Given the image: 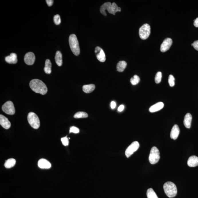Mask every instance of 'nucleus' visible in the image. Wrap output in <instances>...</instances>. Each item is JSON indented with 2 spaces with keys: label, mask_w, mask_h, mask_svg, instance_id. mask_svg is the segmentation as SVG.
<instances>
[{
  "label": "nucleus",
  "mask_w": 198,
  "mask_h": 198,
  "mask_svg": "<svg viewBox=\"0 0 198 198\" xmlns=\"http://www.w3.org/2000/svg\"><path fill=\"white\" fill-rule=\"evenodd\" d=\"M30 86L32 91L36 93L44 95L48 92V88L41 80L38 79L32 80L30 82Z\"/></svg>",
  "instance_id": "obj_1"
},
{
  "label": "nucleus",
  "mask_w": 198,
  "mask_h": 198,
  "mask_svg": "<svg viewBox=\"0 0 198 198\" xmlns=\"http://www.w3.org/2000/svg\"><path fill=\"white\" fill-rule=\"evenodd\" d=\"M107 10L110 14L115 15V14L117 12H120L121 9L120 7H118L117 5L115 3H113L112 4L110 2L105 3L101 6L100 11L101 13L105 16H107L105 10Z\"/></svg>",
  "instance_id": "obj_2"
},
{
  "label": "nucleus",
  "mask_w": 198,
  "mask_h": 198,
  "mask_svg": "<svg viewBox=\"0 0 198 198\" xmlns=\"http://www.w3.org/2000/svg\"><path fill=\"white\" fill-rule=\"evenodd\" d=\"M164 191L168 197L173 198L176 196L177 190L175 185L171 182H167L164 185Z\"/></svg>",
  "instance_id": "obj_3"
},
{
  "label": "nucleus",
  "mask_w": 198,
  "mask_h": 198,
  "mask_svg": "<svg viewBox=\"0 0 198 198\" xmlns=\"http://www.w3.org/2000/svg\"><path fill=\"white\" fill-rule=\"evenodd\" d=\"M69 42L71 50L73 53L76 56L80 54V49L79 43L77 36L72 34L69 37Z\"/></svg>",
  "instance_id": "obj_4"
},
{
  "label": "nucleus",
  "mask_w": 198,
  "mask_h": 198,
  "mask_svg": "<svg viewBox=\"0 0 198 198\" xmlns=\"http://www.w3.org/2000/svg\"><path fill=\"white\" fill-rule=\"evenodd\" d=\"M28 121L30 126L34 129H38L40 126L38 117L34 113L31 112L28 115Z\"/></svg>",
  "instance_id": "obj_5"
},
{
  "label": "nucleus",
  "mask_w": 198,
  "mask_h": 198,
  "mask_svg": "<svg viewBox=\"0 0 198 198\" xmlns=\"http://www.w3.org/2000/svg\"><path fill=\"white\" fill-rule=\"evenodd\" d=\"M160 158V152L155 146L153 147L151 149L149 160L151 164H154L158 162Z\"/></svg>",
  "instance_id": "obj_6"
},
{
  "label": "nucleus",
  "mask_w": 198,
  "mask_h": 198,
  "mask_svg": "<svg viewBox=\"0 0 198 198\" xmlns=\"http://www.w3.org/2000/svg\"><path fill=\"white\" fill-rule=\"evenodd\" d=\"M139 36L142 40L148 39L150 34V27L148 23H145L140 28Z\"/></svg>",
  "instance_id": "obj_7"
},
{
  "label": "nucleus",
  "mask_w": 198,
  "mask_h": 198,
  "mask_svg": "<svg viewBox=\"0 0 198 198\" xmlns=\"http://www.w3.org/2000/svg\"><path fill=\"white\" fill-rule=\"evenodd\" d=\"M2 110L8 115H13L15 113V107L13 103L11 101H8L5 103L2 106Z\"/></svg>",
  "instance_id": "obj_8"
},
{
  "label": "nucleus",
  "mask_w": 198,
  "mask_h": 198,
  "mask_svg": "<svg viewBox=\"0 0 198 198\" xmlns=\"http://www.w3.org/2000/svg\"><path fill=\"white\" fill-rule=\"evenodd\" d=\"M139 147H140V144L138 142H134L125 151L126 156L128 158H129L135 152L138 150Z\"/></svg>",
  "instance_id": "obj_9"
},
{
  "label": "nucleus",
  "mask_w": 198,
  "mask_h": 198,
  "mask_svg": "<svg viewBox=\"0 0 198 198\" xmlns=\"http://www.w3.org/2000/svg\"><path fill=\"white\" fill-rule=\"evenodd\" d=\"M95 52L97 58L101 62H104L106 60L105 55L102 48L97 46L95 48Z\"/></svg>",
  "instance_id": "obj_10"
},
{
  "label": "nucleus",
  "mask_w": 198,
  "mask_h": 198,
  "mask_svg": "<svg viewBox=\"0 0 198 198\" xmlns=\"http://www.w3.org/2000/svg\"><path fill=\"white\" fill-rule=\"evenodd\" d=\"M172 43V40L170 38H167L164 40L161 44L160 51L162 52H166L170 49Z\"/></svg>",
  "instance_id": "obj_11"
},
{
  "label": "nucleus",
  "mask_w": 198,
  "mask_h": 198,
  "mask_svg": "<svg viewBox=\"0 0 198 198\" xmlns=\"http://www.w3.org/2000/svg\"><path fill=\"white\" fill-rule=\"evenodd\" d=\"M25 62L28 65H32L34 63L35 56L34 54L32 52H28L24 56Z\"/></svg>",
  "instance_id": "obj_12"
},
{
  "label": "nucleus",
  "mask_w": 198,
  "mask_h": 198,
  "mask_svg": "<svg viewBox=\"0 0 198 198\" xmlns=\"http://www.w3.org/2000/svg\"><path fill=\"white\" fill-rule=\"evenodd\" d=\"M0 124L3 128L6 129H9L11 125L8 119L2 115H0Z\"/></svg>",
  "instance_id": "obj_13"
},
{
  "label": "nucleus",
  "mask_w": 198,
  "mask_h": 198,
  "mask_svg": "<svg viewBox=\"0 0 198 198\" xmlns=\"http://www.w3.org/2000/svg\"><path fill=\"white\" fill-rule=\"evenodd\" d=\"M179 132L180 130L179 127L177 125L175 124L173 127L170 133V137L171 138L174 140H176L179 136Z\"/></svg>",
  "instance_id": "obj_14"
},
{
  "label": "nucleus",
  "mask_w": 198,
  "mask_h": 198,
  "mask_svg": "<svg viewBox=\"0 0 198 198\" xmlns=\"http://www.w3.org/2000/svg\"><path fill=\"white\" fill-rule=\"evenodd\" d=\"M5 61L8 63L10 64H15L17 62V59L16 54L12 53L10 56L5 57Z\"/></svg>",
  "instance_id": "obj_15"
},
{
  "label": "nucleus",
  "mask_w": 198,
  "mask_h": 198,
  "mask_svg": "<svg viewBox=\"0 0 198 198\" xmlns=\"http://www.w3.org/2000/svg\"><path fill=\"white\" fill-rule=\"evenodd\" d=\"M187 163L190 167H195L198 166V157L195 156H191L189 158Z\"/></svg>",
  "instance_id": "obj_16"
},
{
  "label": "nucleus",
  "mask_w": 198,
  "mask_h": 198,
  "mask_svg": "<svg viewBox=\"0 0 198 198\" xmlns=\"http://www.w3.org/2000/svg\"><path fill=\"white\" fill-rule=\"evenodd\" d=\"M38 166L42 169H49L51 167V164L47 160L41 159L39 161Z\"/></svg>",
  "instance_id": "obj_17"
},
{
  "label": "nucleus",
  "mask_w": 198,
  "mask_h": 198,
  "mask_svg": "<svg viewBox=\"0 0 198 198\" xmlns=\"http://www.w3.org/2000/svg\"><path fill=\"white\" fill-rule=\"evenodd\" d=\"M164 106V104L163 103L159 102L151 107L149 108V111L151 113L156 112L163 108Z\"/></svg>",
  "instance_id": "obj_18"
},
{
  "label": "nucleus",
  "mask_w": 198,
  "mask_h": 198,
  "mask_svg": "<svg viewBox=\"0 0 198 198\" xmlns=\"http://www.w3.org/2000/svg\"><path fill=\"white\" fill-rule=\"evenodd\" d=\"M192 116L191 113H187L185 116L183 123L185 126L187 128H191V121H192Z\"/></svg>",
  "instance_id": "obj_19"
},
{
  "label": "nucleus",
  "mask_w": 198,
  "mask_h": 198,
  "mask_svg": "<svg viewBox=\"0 0 198 198\" xmlns=\"http://www.w3.org/2000/svg\"><path fill=\"white\" fill-rule=\"evenodd\" d=\"M55 59L57 65L58 66H61L62 64V54L60 51H58L56 52Z\"/></svg>",
  "instance_id": "obj_20"
},
{
  "label": "nucleus",
  "mask_w": 198,
  "mask_h": 198,
  "mask_svg": "<svg viewBox=\"0 0 198 198\" xmlns=\"http://www.w3.org/2000/svg\"><path fill=\"white\" fill-rule=\"evenodd\" d=\"M95 87L94 84L85 85L83 86V90L86 93H90L94 91Z\"/></svg>",
  "instance_id": "obj_21"
},
{
  "label": "nucleus",
  "mask_w": 198,
  "mask_h": 198,
  "mask_svg": "<svg viewBox=\"0 0 198 198\" xmlns=\"http://www.w3.org/2000/svg\"><path fill=\"white\" fill-rule=\"evenodd\" d=\"M52 64L50 60L47 59L45 61V67L44 68V72L47 74H50L52 72Z\"/></svg>",
  "instance_id": "obj_22"
},
{
  "label": "nucleus",
  "mask_w": 198,
  "mask_h": 198,
  "mask_svg": "<svg viewBox=\"0 0 198 198\" xmlns=\"http://www.w3.org/2000/svg\"><path fill=\"white\" fill-rule=\"evenodd\" d=\"M127 65V63L126 61H119L117 65V70L119 72H123L126 67Z\"/></svg>",
  "instance_id": "obj_23"
},
{
  "label": "nucleus",
  "mask_w": 198,
  "mask_h": 198,
  "mask_svg": "<svg viewBox=\"0 0 198 198\" xmlns=\"http://www.w3.org/2000/svg\"><path fill=\"white\" fill-rule=\"evenodd\" d=\"M16 163V160L14 158H10L7 160L5 163V167L7 168H10L13 167Z\"/></svg>",
  "instance_id": "obj_24"
},
{
  "label": "nucleus",
  "mask_w": 198,
  "mask_h": 198,
  "mask_svg": "<svg viewBox=\"0 0 198 198\" xmlns=\"http://www.w3.org/2000/svg\"><path fill=\"white\" fill-rule=\"evenodd\" d=\"M148 198H158L156 193L152 188H149L147 191Z\"/></svg>",
  "instance_id": "obj_25"
},
{
  "label": "nucleus",
  "mask_w": 198,
  "mask_h": 198,
  "mask_svg": "<svg viewBox=\"0 0 198 198\" xmlns=\"http://www.w3.org/2000/svg\"><path fill=\"white\" fill-rule=\"evenodd\" d=\"M88 116V115L86 113L83 112H79L75 114L74 116V117L76 119H79L87 117Z\"/></svg>",
  "instance_id": "obj_26"
},
{
  "label": "nucleus",
  "mask_w": 198,
  "mask_h": 198,
  "mask_svg": "<svg viewBox=\"0 0 198 198\" xmlns=\"http://www.w3.org/2000/svg\"><path fill=\"white\" fill-rule=\"evenodd\" d=\"M140 77L137 75H135L130 79V82L132 85H137L140 82Z\"/></svg>",
  "instance_id": "obj_27"
},
{
  "label": "nucleus",
  "mask_w": 198,
  "mask_h": 198,
  "mask_svg": "<svg viewBox=\"0 0 198 198\" xmlns=\"http://www.w3.org/2000/svg\"><path fill=\"white\" fill-rule=\"evenodd\" d=\"M162 78V73L161 72H157L155 77V82L156 83L158 84L161 82Z\"/></svg>",
  "instance_id": "obj_28"
},
{
  "label": "nucleus",
  "mask_w": 198,
  "mask_h": 198,
  "mask_svg": "<svg viewBox=\"0 0 198 198\" xmlns=\"http://www.w3.org/2000/svg\"><path fill=\"white\" fill-rule=\"evenodd\" d=\"M53 19L55 24L56 25H60V23H61V18H60V16L58 14H57V15H55V16L54 17Z\"/></svg>",
  "instance_id": "obj_29"
},
{
  "label": "nucleus",
  "mask_w": 198,
  "mask_h": 198,
  "mask_svg": "<svg viewBox=\"0 0 198 198\" xmlns=\"http://www.w3.org/2000/svg\"><path fill=\"white\" fill-rule=\"evenodd\" d=\"M168 83L171 87L174 86L175 85V78L172 75H170L168 78Z\"/></svg>",
  "instance_id": "obj_30"
},
{
  "label": "nucleus",
  "mask_w": 198,
  "mask_h": 198,
  "mask_svg": "<svg viewBox=\"0 0 198 198\" xmlns=\"http://www.w3.org/2000/svg\"><path fill=\"white\" fill-rule=\"evenodd\" d=\"M79 129L78 128L75 126H72L70 128L69 133L78 134L79 133Z\"/></svg>",
  "instance_id": "obj_31"
},
{
  "label": "nucleus",
  "mask_w": 198,
  "mask_h": 198,
  "mask_svg": "<svg viewBox=\"0 0 198 198\" xmlns=\"http://www.w3.org/2000/svg\"><path fill=\"white\" fill-rule=\"evenodd\" d=\"M61 141L63 145L65 146H68L69 145V142L68 139L67 137L62 138L61 139Z\"/></svg>",
  "instance_id": "obj_32"
},
{
  "label": "nucleus",
  "mask_w": 198,
  "mask_h": 198,
  "mask_svg": "<svg viewBox=\"0 0 198 198\" xmlns=\"http://www.w3.org/2000/svg\"><path fill=\"white\" fill-rule=\"evenodd\" d=\"M46 1L47 5L49 7L52 6V5H53L54 3V1L53 0H46Z\"/></svg>",
  "instance_id": "obj_33"
},
{
  "label": "nucleus",
  "mask_w": 198,
  "mask_h": 198,
  "mask_svg": "<svg viewBox=\"0 0 198 198\" xmlns=\"http://www.w3.org/2000/svg\"><path fill=\"white\" fill-rule=\"evenodd\" d=\"M193 43V46L196 50L198 51V40L194 42Z\"/></svg>",
  "instance_id": "obj_34"
},
{
  "label": "nucleus",
  "mask_w": 198,
  "mask_h": 198,
  "mask_svg": "<svg viewBox=\"0 0 198 198\" xmlns=\"http://www.w3.org/2000/svg\"><path fill=\"white\" fill-rule=\"evenodd\" d=\"M116 103L115 101H112L111 103V107L112 109H114L116 107Z\"/></svg>",
  "instance_id": "obj_35"
},
{
  "label": "nucleus",
  "mask_w": 198,
  "mask_h": 198,
  "mask_svg": "<svg viewBox=\"0 0 198 198\" xmlns=\"http://www.w3.org/2000/svg\"><path fill=\"white\" fill-rule=\"evenodd\" d=\"M124 106L123 105H121L120 106H119V107H118V111H119V112H122L123 111V110H124Z\"/></svg>",
  "instance_id": "obj_36"
},
{
  "label": "nucleus",
  "mask_w": 198,
  "mask_h": 198,
  "mask_svg": "<svg viewBox=\"0 0 198 198\" xmlns=\"http://www.w3.org/2000/svg\"><path fill=\"white\" fill-rule=\"evenodd\" d=\"M194 25L195 27H198V17L194 20Z\"/></svg>",
  "instance_id": "obj_37"
},
{
  "label": "nucleus",
  "mask_w": 198,
  "mask_h": 198,
  "mask_svg": "<svg viewBox=\"0 0 198 198\" xmlns=\"http://www.w3.org/2000/svg\"><path fill=\"white\" fill-rule=\"evenodd\" d=\"M191 46H193V43H192L191 44Z\"/></svg>",
  "instance_id": "obj_38"
}]
</instances>
